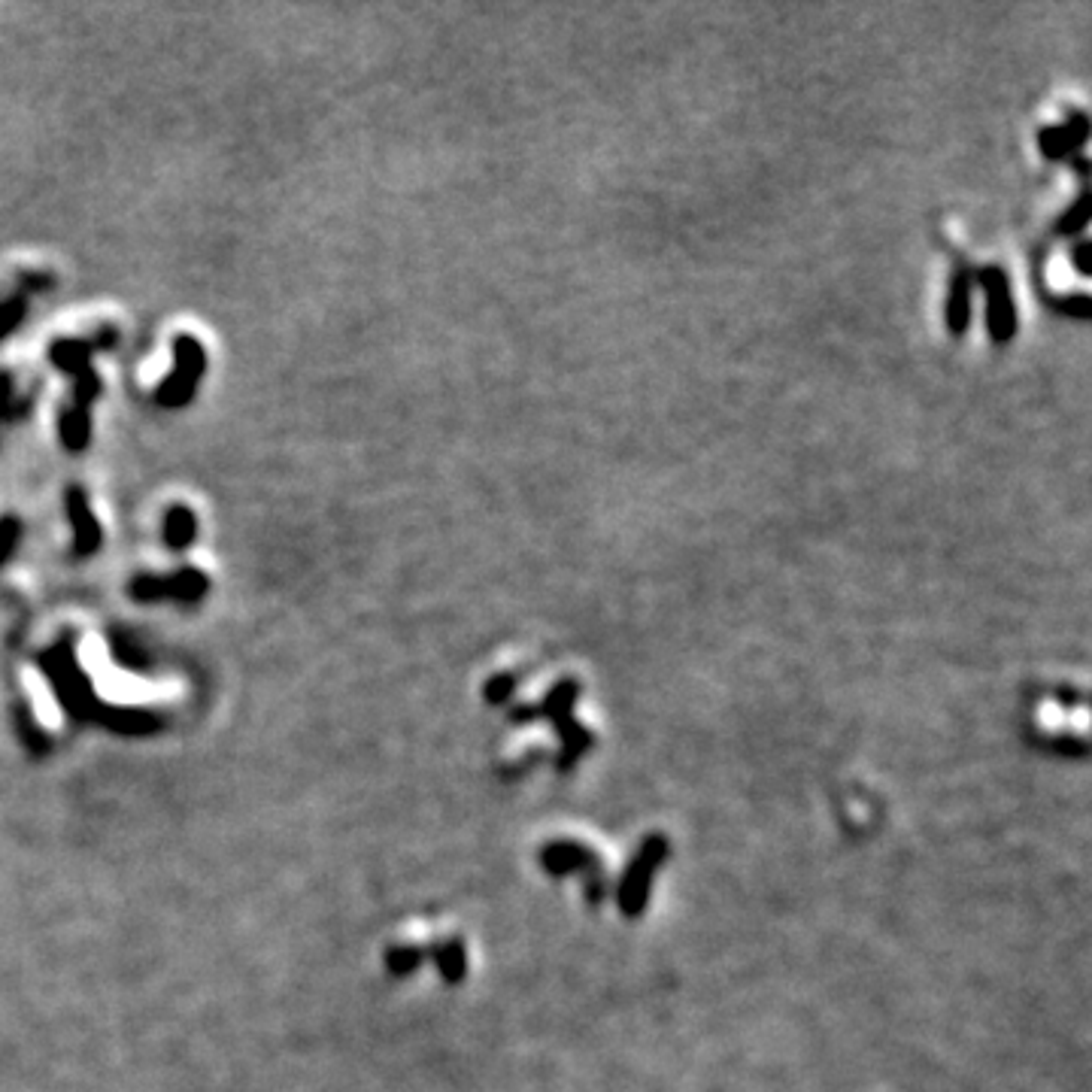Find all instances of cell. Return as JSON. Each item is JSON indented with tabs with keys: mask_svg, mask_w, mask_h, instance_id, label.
<instances>
[{
	"mask_svg": "<svg viewBox=\"0 0 1092 1092\" xmlns=\"http://www.w3.org/2000/svg\"><path fill=\"white\" fill-rule=\"evenodd\" d=\"M197 538V516L185 504H174L165 513V544L171 549H188Z\"/></svg>",
	"mask_w": 1092,
	"mask_h": 1092,
	"instance_id": "6",
	"label": "cell"
},
{
	"mask_svg": "<svg viewBox=\"0 0 1092 1092\" xmlns=\"http://www.w3.org/2000/svg\"><path fill=\"white\" fill-rule=\"evenodd\" d=\"M22 538V522L16 516H0V564H4Z\"/></svg>",
	"mask_w": 1092,
	"mask_h": 1092,
	"instance_id": "15",
	"label": "cell"
},
{
	"mask_svg": "<svg viewBox=\"0 0 1092 1092\" xmlns=\"http://www.w3.org/2000/svg\"><path fill=\"white\" fill-rule=\"evenodd\" d=\"M52 273H36V270H25L16 282V289H22L25 295H34V292H46L52 286Z\"/></svg>",
	"mask_w": 1092,
	"mask_h": 1092,
	"instance_id": "16",
	"label": "cell"
},
{
	"mask_svg": "<svg viewBox=\"0 0 1092 1092\" xmlns=\"http://www.w3.org/2000/svg\"><path fill=\"white\" fill-rule=\"evenodd\" d=\"M115 346V331L112 328H104L101 334H92V337H83V340H73V337H61L58 343H52L49 349V358L55 361V368L76 377L79 371L92 368L89 358L98 352V349H109Z\"/></svg>",
	"mask_w": 1092,
	"mask_h": 1092,
	"instance_id": "4",
	"label": "cell"
},
{
	"mask_svg": "<svg viewBox=\"0 0 1092 1092\" xmlns=\"http://www.w3.org/2000/svg\"><path fill=\"white\" fill-rule=\"evenodd\" d=\"M1089 250H1092V243H1089V240H1077V243H1074V250H1071L1074 270H1077L1080 276H1089V270H1092V264H1089Z\"/></svg>",
	"mask_w": 1092,
	"mask_h": 1092,
	"instance_id": "18",
	"label": "cell"
},
{
	"mask_svg": "<svg viewBox=\"0 0 1092 1092\" xmlns=\"http://www.w3.org/2000/svg\"><path fill=\"white\" fill-rule=\"evenodd\" d=\"M1059 131H1062V140H1065L1068 155H1074L1089 140V115L1083 109H1068L1065 112V121L1059 125Z\"/></svg>",
	"mask_w": 1092,
	"mask_h": 1092,
	"instance_id": "11",
	"label": "cell"
},
{
	"mask_svg": "<svg viewBox=\"0 0 1092 1092\" xmlns=\"http://www.w3.org/2000/svg\"><path fill=\"white\" fill-rule=\"evenodd\" d=\"M1059 310L1074 316V319H1089V295L1086 292H1077L1074 298H1065L1059 301Z\"/></svg>",
	"mask_w": 1092,
	"mask_h": 1092,
	"instance_id": "17",
	"label": "cell"
},
{
	"mask_svg": "<svg viewBox=\"0 0 1092 1092\" xmlns=\"http://www.w3.org/2000/svg\"><path fill=\"white\" fill-rule=\"evenodd\" d=\"M1089 207H1092V197H1089V191L1083 188V191L1077 194L1074 204L1059 216V222H1056V234H1062V237H1074V234H1080V231L1089 225V219H1092Z\"/></svg>",
	"mask_w": 1092,
	"mask_h": 1092,
	"instance_id": "9",
	"label": "cell"
},
{
	"mask_svg": "<svg viewBox=\"0 0 1092 1092\" xmlns=\"http://www.w3.org/2000/svg\"><path fill=\"white\" fill-rule=\"evenodd\" d=\"M1038 149L1047 161H1062L1068 158V149H1065V140H1062V131L1059 125H1047L1038 131Z\"/></svg>",
	"mask_w": 1092,
	"mask_h": 1092,
	"instance_id": "14",
	"label": "cell"
},
{
	"mask_svg": "<svg viewBox=\"0 0 1092 1092\" xmlns=\"http://www.w3.org/2000/svg\"><path fill=\"white\" fill-rule=\"evenodd\" d=\"M31 407V400H19L13 395V377L10 374H0V422H13V419H22Z\"/></svg>",
	"mask_w": 1092,
	"mask_h": 1092,
	"instance_id": "12",
	"label": "cell"
},
{
	"mask_svg": "<svg viewBox=\"0 0 1092 1092\" xmlns=\"http://www.w3.org/2000/svg\"><path fill=\"white\" fill-rule=\"evenodd\" d=\"M971 295H975V273L968 267H959L953 273L947 304H944V322L953 337H962L971 328Z\"/></svg>",
	"mask_w": 1092,
	"mask_h": 1092,
	"instance_id": "5",
	"label": "cell"
},
{
	"mask_svg": "<svg viewBox=\"0 0 1092 1092\" xmlns=\"http://www.w3.org/2000/svg\"><path fill=\"white\" fill-rule=\"evenodd\" d=\"M210 589V577L200 568H180L177 574L168 577V598L182 601V604H194L207 595Z\"/></svg>",
	"mask_w": 1092,
	"mask_h": 1092,
	"instance_id": "8",
	"label": "cell"
},
{
	"mask_svg": "<svg viewBox=\"0 0 1092 1092\" xmlns=\"http://www.w3.org/2000/svg\"><path fill=\"white\" fill-rule=\"evenodd\" d=\"M58 431H61V443L70 453H83L92 440V416L89 410H76V407H64L61 419H58Z\"/></svg>",
	"mask_w": 1092,
	"mask_h": 1092,
	"instance_id": "7",
	"label": "cell"
},
{
	"mask_svg": "<svg viewBox=\"0 0 1092 1092\" xmlns=\"http://www.w3.org/2000/svg\"><path fill=\"white\" fill-rule=\"evenodd\" d=\"M174 361H177L174 374H168L155 389V400L168 410L185 407V403L197 395V386L207 374V352L200 346V340L191 334H177Z\"/></svg>",
	"mask_w": 1092,
	"mask_h": 1092,
	"instance_id": "1",
	"label": "cell"
},
{
	"mask_svg": "<svg viewBox=\"0 0 1092 1092\" xmlns=\"http://www.w3.org/2000/svg\"><path fill=\"white\" fill-rule=\"evenodd\" d=\"M975 279L981 282L986 298V331L995 346H1007L1017 334V307L1014 295H1010V279L998 264H983Z\"/></svg>",
	"mask_w": 1092,
	"mask_h": 1092,
	"instance_id": "2",
	"label": "cell"
},
{
	"mask_svg": "<svg viewBox=\"0 0 1092 1092\" xmlns=\"http://www.w3.org/2000/svg\"><path fill=\"white\" fill-rule=\"evenodd\" d=\"M64 501H67V519L73 525V552L79 558H89L92 552L101 549V541H104L101 522L95 519L92 504H89V495L79 489V485H70Z\"/></svg>",
	"mask_w": 1092,
	"mask_h": 1092,
	"instance_id": "3",
	"label": "cell"
},
{
	"mask_svg": "<svg viewBox=\"0 0 1092 1092\" xmlns=\"http://www.w3.org/2000/svg\"><path fill=\"white\" fill-rule=\"evenodd\" d=\"M25 313H28V295L22 289H16L10 298H0V340L22 326Z\"/></svg>",
	"mask_w": 1092,
	"mask_h": 1092,
	"instance_id": "10",
	"label": "cell"
},
{
	"mask_svg": "<svg viewBox=\"0 0 1092 1092\" xmlns=\"http://www.w3.org/2000/svg\"><path fill=\"white\" fill-rule=\"evenodd\" d=\"M131 598H137V601H161V598H168V577L137 574L131 580Z\"/></svg>",
	"mask_w": 1092,
	"mask_h": 1092,
	"instance_id": "13",
	"label": "cell"
},
{
	"mask_svg": "<svg viewBox=\"0 0 1092 1092\" xmlns=\"http://www.w3.org/2000/svg\"><path fill=\"white\" fill-rule=\"evenodd\" d=\"M1074 171H1077V177H1086L1089 174V161L1083 158V155H1077L1074 158Z\"/></svg>",
	"mask_w": 1092,
	"mask_h": 1092,
	"instance_id": "19",
	"label": "cell"
}]
</instances>
